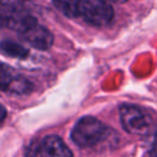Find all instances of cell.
Returning a JSON list of instances; mask_svg holds the SVG:
<instances>
[{
    "label": "cell",
    "mask_w": 157,
    "mask_h": 157,
    "mask_svg": "<svg viewBox=\"0 0 157 157\" xmlns=\"http://www.w3.org/2000/svg\"><path fill=\"white\" fill-rule=\"evenodd\" d=\"M6 2V0H0V4H5Z\"/></svg>",
    "instance_id": "7c38bea8"
},
{
    "label": "cell",
    "mask_w": 157,
    "mask_h": 157,
    "mask_svg": "<svg viewBox=\"0 0 157 157\" xmlns=\"http://www.w3.org/2000/svg\"><path fill=\"white\" fill-rule=\"evenodd\" d=\"M0 49L4 54L9 55V56H13V58H20L23 59L28 55V50L22 47L21 44L12 42V40H2L0 43Z\"/></svg>",
    "instance_id": "52a82bcc"
},
{
    "label": "cell",
    "mask_w": 157,
    "mask_h": 157,
    "mask_svg": "<svg viewBox=\"0 0 157 157\" xmlns=\"http://www.w3.org/2000/svg\"><path fill=\"white\" fill-rule=\"evenodd\" d=\"M32 90V85L15 69L0 61V91L25 94Z\"/></svg>",
    "instance_id": "5b68a950"
},
{
    "label": "cell",
    "mask_w": 157,
    "mask_h": 157,
    "mask_svg": "<svg viewBox=\"0 0 157 157\" xmlns=\"http://www.w3.org/2000/svg\"><path fill=\"white\" fill-rule=\"evenodd\" d=\"M6 115H7V112H6V108L0 103V123L1 121H4L5 120V118H6Z\"/></svg>",
    "instance_id": "30bf717a"
},
{
    "label": "cell",
    "mask_w": 157,
    "mask_h": 157,
    "mask_svg": "<svg viewBox=\"0 0 157 157\" xmlns=\"http://www.w3.org/2000/svg\"><path fill=\"white\" fill-rule=\"evenodd\" d=\"M120 123L124 130L132 135H147L152 126V119L141 108L132 104H123L119 109Z\"/></svg>",
    "instance_id": "7a4b0ae2"
},
{
    "label": "cell",
    "mask_w": 157,
    "mask_h": 157,
    "mask_svg": "<svg viewBox=\"0 0 157 157\" xmlns=\"http://www.w3.org/2000/svg\"><path fill=\"white\" fill-rule=\"evenodd\" d=\"M109 135V129L93 117L81 118L72 129L71 139L80 147H92Z\"/></svg>",
    "instance_id": "6da1fadb"
},
{
    "label": "cell",
    "mask_w": 157,
    "mask_h": 157,
    "mask_svg": "<svg viewBox=\"0 0 157 157\" xmlns=\"http://www.w3.org/2000/svg\"><path fill=\"white\" fill-rule=\"evenodd\" d=\"M78 16L91 25L105 26L113 20L114 11L105 0H78Z\"/></svg>",
    "instance_id": "3957f363"
},
{
    "label": "cell",
    "mask_w": 157,
    "mask_h": 157,
    "mask_svg": "<svg viewBox=\"0 0 157 157\" xmlns=\"http://www.w3.org/2000/svg\"><path fill=\"white\" fill-rule=\"evenodd\" d=\"M23 39L31 44L32 47L39 49V50H45L49 49L53 44V34L43 26H40L36 20H33L21 33H20Z\"/></svg>",
    "instance_id": "8992f818"
},
{
    "label": "cell",
    "mask_w": 157,
    "mask_h": 157,
    "mask_svg": "<svg viewBox=\"0 0 157 157\" xmlns=\"http://www.w3.org/2000/svg\"><path fill=\"white\" fill-rule=\"evenodd\" d=\"M26 157H72V152L59 136L48 135L32 142Z\"/></svg>",
    "instance_id": "277c9868"
},
{
    "label": "cell",
    "mask_w": 157,
    "mask_h": 157,
    "mask_svg": "<svg viewBox=\"0 0 157 157\" xmlns=\"http://www.w3.org/2000/svg\"><path fill=\"white\" fill-rule=\"evenodd\" d=\"M150 157H157V132L153 136V142L150 150Z\"/></svg>",
    "instance_id": "9c48e42d"
},
{
    "label": "cell",
    "mask_w": 157,
    "mask_h": 157,
    "mask_svg": "<svg viewBox=\"0 0 157 157\" xmlns=\"http://www.w3.org/2000/svg\"><path fill=\"white\" fill-rule=\"evenodd\" d=\"M112 1H114V2H125L126 0H112Z\"/></svg>",
    "instance_id": "8fae6325"
},
{
    "label": "cell",
    "mask_w": 157,
    "mask_h": 157,
    "mask_svg": "<svg viewBox=\"0 0 157 157\" xmlns=\"http://www.w3.org/2000/svg\"><path fill=\"white\" fill-rule=\"evenodd\" d=\"M54 6L67 17L78 16V0H52Z\"/></svg>",
    "instance_id": "ba28073f"
}]
</instances>
